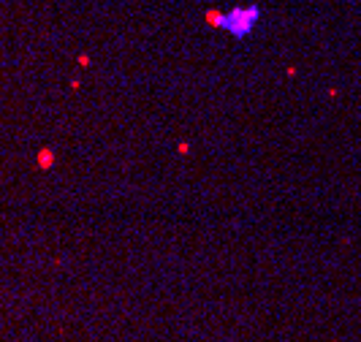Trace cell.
<instances>
[{
    "mask_svg": "<svg viewBox=\"0 0 361 342\" xmlns=\"http://www.w3.org/2000/svg\"><path fill=\"white\" fill-rule=\"evenodd\" d=\"M261 17H264V11H261V6H236L231 11H226V14H209V22L215 25L217 30H223V33H228L231 38H247L255 33V28L261 25Z\"/></svg>",
    "mask_w": 361,
    "mask_h": 342,
    "instance_id": "6da1fadb",
    "label": "cell"
}]
</instances>
